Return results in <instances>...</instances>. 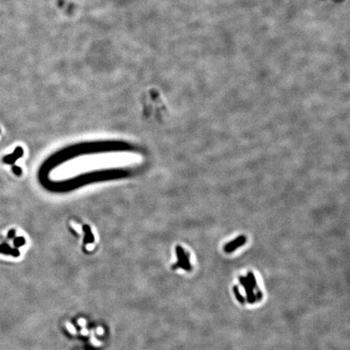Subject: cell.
I'll use <instances>...</instances> for the list:
<instances>
[{
  "mask_svg": "<svg viewBox=\"0 0 350 350\" xmlns=\"http://www.w3.org/2000/svg\"><path fill=\"white\" fill-rule=\"evenodd\" d=\"M246 242V237L244 235H241L236 237L235 239L232 240L231 242H228L225 244L224 246V250L225 252L226 253H231L237 250V248H239L242 246H243L244 244Z\"/></svg>",
  "mask_w": 350,
  "mask_h": 350,
  "instance_id": "obj_3",
  "label": "cell"
},
{
  "mask_svg": "<svg viewBox=\"0 0 350 350\" xmlns=\"http://www.w3.org/2000/svg\"><path fill=\"white\" fill-rule=\"evenodd\" d=\"M255 298H256V301H261L262 298H263V292L259 290V288H257L256 292H255Z\"/></svg>",
  "mask_w": 350,
  "mask_h": 350,
  "instance_id": "obj_7",
  "label": "cell"
},
{
  "mask_svg": "<svg viewBox=\"0 0 350 350\" xmlns=\"http://www.w3.org/2000/svg\"><path fill=\"white\" fill-rule=\"evenodd\" d=\"M246 280H247L248 283L250 284V285L252 287L253 289H257L258 288L257 281H256V279H255V275H254V273H253L252 272H248L247 274H246Z\"/></svg>",
  "mask_w": 350,
  "mask_h": 350,
  "instance_id": "obj_4",
  "label": "cell"
},
{
  "mask_svg": "<svg viewBox=\"0 0 350 350\" xmlns=\"http://www.w3.org/2000/svg\"><path fill=\"white\" fill-rule=\"evenodd\" d=\"M233 293H234L235 297H236L237 301H239L241 304H245V302H246V299H245V297L242 296V293L240 292L239 288H238V287H237V285H234L233 287Z\"/></svg>",
  "mask_w": 350,
  "mask_h": 350,
  "instance_id": "obj_6",
  "label": "cell"
},
{
  "mask_svg": "<svg viewBox=\"0 0 350 350\" xmlns=\"http://www.w3.org/2000/svg\"><path fill=\"white\" fill-rule=\"evenodd\" d=\"M24 244V240L22 239V238H17V239L15 241V245H16V246H20L21 245H23Z\"/></svg>",
  "mask_w": 350,
  "mask_h": 350,
  "instance_id": "obj_9",
  "label": "cell"
},
{
  "mask_svg": "<svg viewBox=\"0 0 350 350\" xmlns=\"http://www.w3.org/2000/svg\"><path fill=\"white\" fill-rule=\"evenodd\" d=\"M67 328H68V330H69V332H71L72 334H75V333H76L75 328H74L73 326L71 325L70 324H67Z\"/></svg>",
  "mask_w": 350,
  "mask_h": 350,
  "instance_id": "obj_8",
  "label": "cell"
},
{
  "mask_svg": "<svg viewBox=\"0 0 350 350\" xmlns=\"http://www.w3.org/2000/svg\"><path fill=\"white\" fill-rule=\"evenodd\" d=\"M97 331V333H98V334H100V335L103 334V330H102V328H99Z\"/></svg>",
  "mask_w": 350,
  "mask_h": 350,
  "instance_id": "obj_11",
  "label": "cell"
},
{
  "mask_svg": "<svg viewBox=\"0 0 350 350\" xmlns=\"http://www.w3.org/2000/svg\"><path fill=\"white\" fill-rule=\"evenodd\" d=\"M79 323L80 324V325H82V326L85 325V321H84V319H80V320H79Z\"/></svg>",
  "mask_w": 350,
  "mask_h": 350,
  "instance_id": "obj_10",
  "label": "cell"
},
{
  "mask_svg": "<svg viewBox=\"0 0 350 350\" xmlns=\"http://www.w3.org/2000/svg\"><path fill=\"white\" fill-rule=\"evenodd\" d=\"M238 280H239L240 284H241L242 287H243L244 290H245V292H246V301H247V302H248V303H250V304L255 303V301H256V298H255V292H254V289H253L252 287L250 285V284L248 283V281H247V280H246V276H240L238 277Z\"/></svg>",
  "mask_w": 350,
  "mask_h": 350,
  "instance_id": "obj_2",
  "label": "cell"
},
{
  "mask_svg": "<svg viewBox=\"0 0 350 350\" xmlns=\"http://www.w3.org/2000/svg\"><path fill=\"white\" fill-rule=\"evenodd\" d=\"M176 253H177V257L178 261L177 264L173 265V268H182L186 271L191 270V265L190 264V259H189V255L185 252L182 246H177L176 247Z\"/></svg>",
  "mask_w": 350,
  "mask_h": 350,
  "instance_id": "obj_1",
  "label": "cell"
},
{
  "mask_svg": "<svg viewBox=\"0 0 350 350\" xmlns=\"http://www.w3.org/2000/svg\"><path fill=\"white\" fill-rule=\"evenodd\" d=\"M0 253H3V254H11L14 256H18L19 255V252L16 250H11L8 246L6 245H2L0 246Z\"/></svg>",
  "mask_w": 350,
  "mask_h": 350,
  "instance_id": "obj_5",
  "label": "cell"
},
{
  "mask_svg": "<svg viewBox=\"0 0 350 350\" xmlns=\"http://www.w3.org/2000/svg\"><path fill=\"white\" fill-rule=\"evenodd\" d=\"M82 334L83 335H87L88 334V331L86 329H83L82 330Z\"/></svg>",
  "mask_w": 350,
  "mask_h": 350,
  "instance_id": "obj_12",
  "label": "cell"
}]
</instances>
